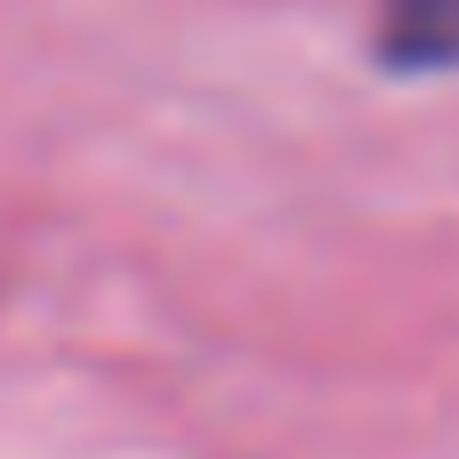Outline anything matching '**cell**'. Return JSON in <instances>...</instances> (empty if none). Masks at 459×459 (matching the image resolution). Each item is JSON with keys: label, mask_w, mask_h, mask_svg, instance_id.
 <instances>
[{"label": "cell", "mask_w": 459, "mask_h": 459, "mask_svg": "<svg viewBox=\"0 0 459 459\" xmlns=\"http://www.w3.org/2000/svg\"><path fill=\"white\" fill-rule=\"evenodd\" d=\"M379 56L403 73H452L459 65V0H387Z\"/></svg>", "instance_id": "6da1fadb"}]
</instances>
